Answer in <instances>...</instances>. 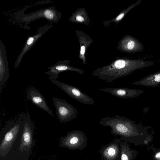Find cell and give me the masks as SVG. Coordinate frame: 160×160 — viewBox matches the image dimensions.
<instances>
[{
	"label": "cell",
	"mask_w": 160,
	"mask_h": 160,
	"mask_svg": "<svg viewBox=\"0 0 160 160\" xmlns=\"http://www.w3.org/2000/svg\"><path fill=\"white\" fill-rule=\"evenodd\" d=\"M99 124L109 127L111 134L119 136L121 141L133 143L136 145L142 142H148L150 135L148 134V128H144L141 125L124 116L116 115L115 117L102 118Z\"/></svg>",
	"instance_id": "1"
},
{
	"label": "cell",
	"mask_w": 160,
	"mask_h": 160,
	"mask_svg": "<svg viewBox=\"0 0 160 160\" xmlns=\"http://www.w3.org/2000/svg\"><path fill=\"white\" fill-rule=\"evenodd\" d=\"M155 63L154 62L143 59L117 58L109 64L96 69L92 75L105 82H112L136 70L153 66Z\"/></svg>",
	"instance_id": "2"
},
{
	"label": "cell",
	"mask_w": 160,
	"mask_h": 160,
	"mask_svg": "<svg viewBox=\"0 0 160 160\" xmlns=\"http://www.w3.org/2000/svg\"><path fill=\"white\" fill-rule=\"evenodd\" d=\"M62 139V146L70 149L82 150L87 146L86 136L84 132L79 130L69 132Z\"/></svg>",
	"instance_id": "3"
},
{
	"label": "cell",
	"mask_w": 160,
	"mask_h": 160,
	"mask_svg": "<svg viewBox=\"0 0 160 160\" xmlns=\"http://www.w3.org/2000/svg\"><path fill=\"white\" fill-rule=\"evenodd\" d=\"M58 119L62 123L69 121L76 118L78 112L74 106L65 100L56 97L52 98Z\"/></svg>",
	"instance_id": "4"
},
{
	"label": "cell",
	"mask_w": 160,
	"mask_h": 160,
	"mask_svg": "<svg viewBox=\"0 0 160 160\" xmlns=\"http://www.w3.org/2000/svg\"><path fill=\"white\" fill-rule=\"evenodd\" d=\"M22 119L21 118L7 123L2 131L4 133V136L1 145V150H5L10 147L15 138L22 130Z\"/></svg>",
	"instance_id": "5"
},
{
	"label": "cell",
	"mask_w": 160,
	"mask_h": 160,
	"mask_svg": "<svg viewBox=\"0 0 160 160\" xmlns=\"http://www.w3.org/2000/svg\"><path fill=\"white\" fill-rule=\"evenodd\" d=\"M50 80L70 97L81 103L86 105H92L94 103L95 101L92 98L77 87L56 80Z\"/></svg>",
	"instance_id": "6"
},
{
	"label": "cell",
	"mask_w": 160,
	"mask_h": 160,
	"mask_svg": "<svg viewBox=\"0 0 160 160\" xmlns=\"http://www.w3.org/2000/svg\"><path fill=\"white\" fill-rule=\"evenodd\" d=\"M117 48L123 52L135 53L143 51L144 47L142 43L136 38L127 35L119 41Z\"/></svg>",
	"instance_id": "7"
},
{
	"label": "cell",
	"mask_w": 160,
	"mask_h": 160,
	"mask_svg": "<svg viewBox=\"0 0 160 160\" xmlns=\"http://www.w3.org/2000/svg\"><path fill=\"white\" fill-rule=\"evenodd\" d=\"M99 152L103 160H120L121 149L118 139L105 145Z\"/></svg>",
	"instance_id": "8"
},
{
	"label": "cell",
	"mask_w": 160,
	"mask_h": 160,
	"mask_svg": "<svg viewBox=\"0 0 160 160\" xmlns=\"http://www.w3.org/2000/svg\"><path fill=\"white\" fill-rule=\"evenodd\" d=\"M99 90L109 93L115 97L122 99L133 98L139 96L145 92L144 91L142 90L127 88H107L100 89Z\"/></svg>",
	"instance_id": "9"
},
{
	"label": "cell",
	"mask_w": 160,
	"mask_h": 160,
	"mask_svg": "<svg viewBox=\"0 0 160 160\" xmlns=\"http://www.w3.org/2000/svg\"><path fill=\"white\" fill-rule=\"evenodd\" d=\"M26 97L27 99L34 104L54 117L52 112L48 105L45 98L36 88L32 87L29 88L27 92Z\"/></svg>",
	"instance_id": "10"
},
{
	"label": "cell",
	"mask_w": 160,
	"mask_h": 160,
	"mask_svg": "<svg viewBox=\"0 0 160 160\" xmlns=\"http://www.w3.org/2000/svg\"><path fill=\"white\" fill-rule=\"evenodd\" d=\"M23 126L22 129V147H30L32 142L34 130V124L31 121L28 112L22 118Z\"/></svg>",
	"instance_id": "11"
},
{
	"label": "cell",
	"mask_w": 160,
	"mask_h": 160,
	"mask_svg": "<svg viewBox=\"0 0 160 160\" xmlns=\"http://www.w3.org/2000/svg\"><path fill=\"white\" fill-rule=\"evenodd\" d=\"M69 63V62H63L49 67V71L45 72V73L48 75V79L50 80H56L58 78V74L64 71H73L82 74L84 73L83 70L69 66L68 65Z\"/></svg>",
	"instance_id": "12"
},
{
	"label": "cell",
	"mask_w": 160,
	"mask_h": 160,
	"mask_svg": "<svg viewBox=\"0 0 160 160\" xmlns=\"http://www.w3.org/2000/svg\"><path fill=\"white\" fill-rule=\"evenodd\" d=\"M76 33L78 36L80 46L79 58L84 64L87 63L86 54L87 49L93 42L91 38L84 32L78 30Z\"/></svg>",
	"instance_id": "13"
},
{
	"label": "cell",
	"mask_w": 160,
	"mask_h": 160,
	"mask_svg": "<svg viewBox=\"0 0 160 160\" xmlns=\"http://www.w3.org/2000/svg\"><path fill=\"white\" fill-rule=\"evenodd\" d=\"M133 85L154 87L160 84V71L149 74L132 83Z\"/></svg>",
	"instance_id": "14"
},
{
	"label": "cell",
	"mask_w": 160,
	"mask_h": 160,
	"mask_svg": "<svg viewBox=\"0 0 160 160\" xmlns=\"http://www.w3.org/2000/svg\"><path fill=\"white\" fill-rule=\"evenodd\" d=\"M121 149L120 160H133L138 153V152L132 149L128 142H122L118 139Z\"/></svg>",
	"instance_id": "15"
},
{
	"label": "cell",
	"mask_w": 160,
	"mask_h": 160,
	"mask_svg": "<svg viewBox=\"0 0 160 160\" xmlns=\"http://www.w3.org/2000/svg\"><path fill=\"white\" fill-rule=\"evenodd\" d=\"M71 20L73 22L88 26L90 22L86 10L83 8L76 10L71 17Z\"/></svg>",
	"instance_id": "16"
},
{
	"label": "cell",
	"mask_w": 160,
	"mask_h": 160,
	"mask_svg": "<svg viewBox=\"0 0 160 160\" xmlns=\"http://www.w3.org/2000/svg\"><path fill=\"white\" fill-rule=\"evenodd\" d=\"M141 0H138L129 6L126 9L122 10L115 18L110 20L104 22H103L104 25L107 26L110 23L112 22H115L118 24L131 10L138 5L141 3Z\"/></svg>",
	"instance_id": "17"
},
{
	"label": "cell",
	"mask_w": 160,
	"mask_h": 160,
	"mask_svg": "<svg viewBox=\"0 0 160 160\" xmlns=\"http://www.w3.org/2000/svg\"><path fill=\"white\" fill-rule=\"evenodd\" d=\"M9 70L8 64L3 60H0V92L2 87L8 78Z\"/></svg>",
	"instance_id": "18"
},
{
	"label": "cell",
	"mask_w": 160,
	"mask_h": 160,
	"mask_svg": "<svg viewBox=\"0 0 160 160\" xmlns=\"http://www.w3.org/2000/svg\"><path fill=\"white\" fill-rule=\"evenodd\" d=\"M44 14L45 16L49 19H52L54 17V14L52 11L50 10H46L44 12Z\"/></svg>",
	"instance_id": "19"
},
{
	"label": "cell",
	"mask_w": 160,
	"mask_h": 160,
	"mask_svg": "<svg viewBox=\"0 0 160 160\" xmlns=\"http://www.w3.org/2000/svg\"><path fill=\"white\" fill-rule=\"evenodd\" d=\"M153 157L155 160H160V150L155 153Z\"/></svg>",
	"instance_id": "20"
},
{
	"label": "cell",
	"mask_w": 160,
	"mask_h": 160,
	"mask_svg": "<svg viewBox=\"0 0 160 160\" xmlns=\"http://www.w3.org/2000/svg\"><path fill=\"white\" fill-rule=\"evenodd\" d=\"M34 38L32 37H30L28 38L27 41V44L28 45H31L33 42Z\"/></svg>",
	"instance_id": "21"
},
{
	"label": "cell",
	"mask_w": 160,
	"mask_h": 160,
	"mask_svg": "<svg viewBox=\"0 0 160 160\" xmlns=\"http://www.w3.org/2000/svg\"><path fill=\"white\" fill-rule=\"evenodd\" d=\"M86 160H88V159H86Z\"/></svg>",
	"instance_id": "22"
}]
</instances>
